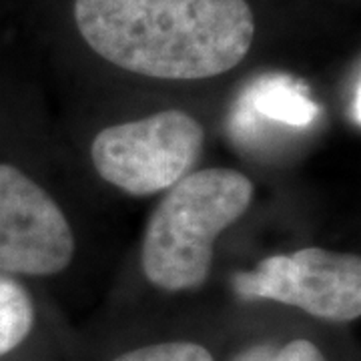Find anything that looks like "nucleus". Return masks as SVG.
Returning <instances> with one entry per match:
<instances>
[{
	"instance_id": "obj_9",
	"label": "nucleus",
	"mask_w": 361,
	"mask_h": 361,
	"mask_svg": "<svg viewBox=\"0 0 361 361\" xmlns=\"http://www.w3.org/2000/svg\"><path fill=\"white\" fill-rule=\"evenodd\" d=\"M273 361H325V355L310 339H293L275 351Z\"/></svg>"
},
{
	"instance_id": "obj_10",
	"label": "nucleus",
	"mask_w": 361,
	"mask_h": 361,
	"mask_svg": "<svg viewBox=\"0 0 361 361\" xmlns=\"http://www.w3.org/2000/svg\"><path fill=\"white\" fill-rule=\"evenodd\" d=\"M277 349L269 348V345H255V348L247 349L243 353H239L233 361H273Z\"/></svg>"
},
{
	"instance_id": "obj_7",
	"label": "nucleus",
	"mask_w": 361,
	"mask_h": 361,
	"mask_svg": "<svg viewBox=\"0 0 361 361\" xmlns=\"http://www.w3.org/2000/svg\"><path fill=\"white\" fill-rule=\"evenodd\" d=\"M253 109L269 121L293 127H305L317 116V106L305 94L279 80L255 90Z\"/></svg>"
},
{
	"instance_id": "obj_4",
	"label": "nucleus",
	"mask_w": 361,
	"mask_h": 361,
	"mask_svg": "<svg viewBox=\"0 0 361 361\" xmlns=\"http://www.w3.org/2000/svg\"><path fill=\"white\" fill-rule=\"evenodd\" d=\"M231 287L247 301L283 303L323 322H355L361 315V257L303 247L261 259L253 269L237 271Z\"/></svg>"
},
{
	"instance_id": "obj_2",
	"label": "nucleus",
	"mask_w": 361,
	"mask_h": 361,
	"mask_svg": "<svg viewBox=\"0 0 361 361\" xmlns=\"http://www.w3.org/2000/svg\"><path fill=\"white\" fill-rule=\"evenodd\" d=\"M253 199V180L229 167L199 169L173 185L142 231L147 281L165 293L201 289L213 269L215 243L251 209Z\"/></svg>"
},
{
	"instance_id": "obj_3",
	"label": "nucleus",
	"mask_w": 361,
	"mask_h": 361,
	"mask_svg": "<svg viewBox=\"0 0 361 361\" xmlns=\"http://www.w3.org/2000/svg\"><path fill=\"white\" fill-rule=\"evenodd\" d=\"M205 141L197 116L163 109L99 130L90 142V161L111 187L130 197H153L193 173Z\"/></svg>"
},
{
	"instance_id": "obj_1",
	"label": "nucleus",
	"mask_w": 361,
	"mask_h": 361,
	"mask_svg": "<svg viewBox=\"0 0 361 361\" xmlns=\"http://www.w3.org/2000/svg\"><path fill=\"white\" fill-rule=\"evenodd\" d=\"M73 14L101 59L159 80L221 77L255 40L247 0H75Z\"/></svg>"
},
{
	"instance_id": "obj_8",
	"label": "nucleus",
	"mask_w": 361,
	"mask_h": 361,
	"mask_svg": "<svg viewBox=\"0 0 361 361\" xmlns=\"http://www.w3.org/2000/svg\"><path fill=\"white\" fill-rule=\"evenodd\" d=\"M113 361H215V357L193 341H163L125 351Z\"/></svg>"
},
{
	"instance_id": "obj_6",
	"label": "nucleus",
	"mask_w": 361,
	"mask_h": 361,
	"mask_svg": "<svg viewBox=\"0 0 361 361\" xmlns=\"http://www.w3.org/2000/svg\"><path fill=\"white\" fill-rule=\"evenodd\" d=\"M35 327V303L23 285L0 273V357L18 348Z\"/></svg>"
},
{
	"instance_id": "obj_5",
	"label": "nucleus",
	"mask_w": 361,
	"mask_h": 361,
	"mask_svg": "<svg viewBox=\"0 0 361 361\" xmlns=\"http://www.w3.org/2000/svg\"><path fill=\"white\" fill-rule=\"evenodd\" d=\"M75 255V233L52 195L23 169L0 163V273L52 277Z\"/></svg>"
}]
</instances>
